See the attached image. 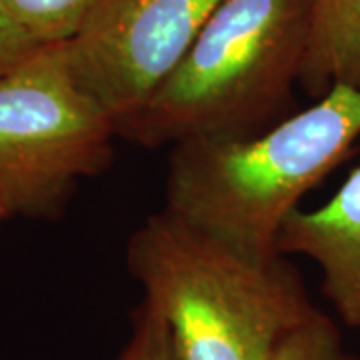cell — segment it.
<instances>
[{
  "mask_svg": "<svg viewBox=\"0 0 360 360\" xmlns=\"http://www.w3.org/2000/svg\"><path fill=\"white\" fill-rule=\"evenodd\" d=\"M115 120L77 84L65 42L0 77V200L11 217H54L112 162Z\"/></svg>",
  "mask_w": 360,
  "mask_h": 360,
  "instance_id": "obj_4",
  "label": "cell"
},
{
  "mask_svg": "<svg viewBox=\"0 0 360 360\" xmlns=\"http://www.w3.org/2000/svg\"><path fill=\"white\" fill-rule=\"evenodd\" d=\"M309 22L310 0H222L118 136L156 148L270 129L300 82Z\"/></svg>",
  "mask_w": 360,
  "mask_h": 360,
  "instance_id": "obj_3",
  "label": "cell"
},
{
  "mask_svg": "<svg viewBox=\"0 0 360 360\" xmlns=\"http://www.w3.org/2000/svg\"><path fill=\"white\" fill-rule=\"evenodd\" d=\"M222 0H98L66 60L80 89L118 127L179 66Z\"/></svg>",
  "mask_w": 360,
  "mask_h": 360,
  "instance_id": "obj_5",
  "label": "cell"
},
{
  "mask_svg": "<svg viewBox=\"0 0 360 360\" xmlns=\"http://www.w3.org/2000/svg\"><path fill=\"white\" fill-rule=\"evenodd\" d=\"M359 139L360 89L335 84L258 134L172 146L165 210L243 255L283 257L284 222Z\"/></svg>",
  "mask_w": 360,
  "mask_h": 360,
  "instance_id": "obj_1",
  "label": "cell"
},
{
  "mask_svg": "<svg viewBox=\"0 0 360 360\" xmlns=\"http://www.w3.org/2000/svg\"><path fill=\"white\" fill-rule=\"evenodd\" d=\"M278 255L316 262L322 292L340 321L360 328V167L335 196L314 210H295L278 236Z\"/></svg>",
  "mask_w": 360,
  "mask_h": 360,
  "instance_id": "obj_6",
  "label": "cell"
},
{
  "mask_svg": "<svg viewBox=\"0 0 360 360\" xmlns=\"http://www.w3.org/2000/svg\"><path fill=\"white\" fill-rule=\"evenodd\" d=\"M116 360H180L168 324L146 300L134 310L132 335Z\"/></svg>",
  "mask_w": 360,
  "mask_h": 360,
  "instance_id": "obj_10",
  "label": "cell"
},
{
  "mask_svg": "<svg viewBox=\"0 0 360 360\" xmlns=\"http://www.w3.org/2000/svg\"><path fill=\"white\" fill-rule=\"evenodd\" d=\"M96 2L98 0H4L14 18L40 44L72 39Z\"/></svg>",
  "mask_w": 360,
  "mask_h": 360,
  "instance_id": "obj_8",
  "label": "cell"
},
{
  "mask_svg": "<svg viewBox=\"0 0 360 360\" xmlns=\"http://www.w3.org/2000/svg\"><path fill=\"white\" fill-rule=\"evenodd\" d=\"M127 266L180 360H270L319 310L284 257L243 255L165 208L132 232Z\"/></svg>",
  "mask_w": 360,
  "mask_h": 360,
  "instance_id": "obj_2",
  "label": "cell"
},
{
  "mask_svg": "<svg viewBox=\"0 0 360 360\" xmlns=\"http://www.w3.org/2000/svg\"><path fill=\"white\" fill-rule=\"evenodd\" d=\"M335 84L360 89V0H310L298 86L321 98Z\"/></svg>",
  "mask_w": 360,
  "mask_h": 360,
  "instance_id": "obj_7",
  "label": "cell"
},
{
  "mask_svg": "<svg viewBox=\"0 0 360 360\" xmlns=\"http://www.w3.org/2000/svg\"><path fill=\"white\" fill-rule=\"evenodd\" d=\"M40 46L44 44L32 39L8 11L4 0H0V77L25 63Z\"/></svg>",
  "mask_w": 360,
  "mask_h": 360,
  "instance_id": "obj_11",
  "label": "cell"
},
{
  "mask_svg": "<svg viewBox=\"0 0 360 360\" xmlns=\"http://www.w3.org/2000/svg\"><path fill=\"white\" fill-rule=\"evenodd\" d=\"M270 360H359L345 347L335 322L321 310L296 326Z\"/></svg>",
  "mask_w": 360,
  "mask_h": 360,
  "instance_id": "obj_9",
  "label": "cell"
},
{
  "mask_svg": "<svg viewBox=\"0 0 360 360\" xmlns=\"http://www.w3.org/2000/svg\"><path fill=\"white\" fill-rule=\"evenodd\" d=\"M8 217H11V214H8L6 206H4V202L0 200V222H2V220H4V219H8Z\"/></svg>",
  "mask_w": 360,
  "mask_h": 360,
  "instance_id": "obj_12",
  "label": "cell"
}]
</instances>
